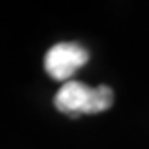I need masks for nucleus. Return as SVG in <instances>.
<instances>
[{
	"label": "nucleus",
	"mask_w": 149,
	"mask_h": 149,
	"mask_svg": "<svg viewBox=\"0 0 149 149\" xmlns=\"http://www.w3.org/2000/svg\"><path fill=\"white\" fill-rule=\"evenodd\" d=\"M113 104V90L106 84L88 86L81 81H68L54 95V106L68 117L93 115L110 110Z\"/></svg>",
	"instance_id": "nucleus-1"
},
{
	"label": "nucleus",
	"mask_w": 149,
	"mask_h": 149,
	"mask_svg": "<svg viewBox=\"0 0 149 149\" xmlns=\"http://www.w3.org/2000/svg\"><path fill=\"white\" fill-rule=\"evenodd\" d=\"M90 59L88 50L76 41H63V43L52 45L43 59L45 72L54 79L61 81L63 84L72 81L70 77L76 74L83 65Z\"/></svg>",
	"instance_id": "nucleus-2"
}]
</instances>
